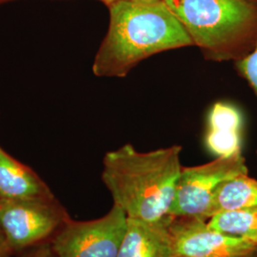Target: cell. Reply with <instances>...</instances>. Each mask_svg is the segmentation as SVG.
I'll use <instances>...</instances> for the list:
<instances>
[{"instance_id":"6da1fadb","label":"cell","mask_w":257,"mask_h":257,"mask_svg":"<svg viewBox=\"0 0 257 257\" xmlns=\"http://www.w3.org/2000/svg\"><path fill=\"white\" fill-rule=\"evenodd\" d=\"M107 7L108 31L92 62L97 77L122 78L152 55L193 46L164 0H124Z\"/></svg>"},{"instance_id":"7a4b0ae2","label":"cell","mask_w":257,"mask_h":257,"mask_svg":"<svg viewBox=\"0 0 257 257\" xmlns=\"http://www.w3.org/2000/svg\"><path fill=\"white\" fill-rule=\"evenodd\" d=\"M181 151L174 145L141 153L126 144L108 152L101 178L113 204L131 218L156 221L169 215L182 170Z\"/></svg>"},{"instance_id":"3957f363","label":"cell","mask_w":257,"mask_h":257,"mask_svg":"<svg viewBox=\"0 0 257 257\" xmlns=\"http://www.w3.org/2000/svg\"><path fill=\"white\" fill-rule=\"evenodd\" d=\"M205 58L234 62L257 42V1L164 0Z\"/></svg>"},{"instance_id":"277c9868","label":"cell","mask_w":257,"mask_h":257,"mask_svg":"<svg viewBox=\"0 0 257 257\" xmlns=\"http://www.w3.org/2000/svg\"><path fill=\"white\" fill-rule=\"evenodd\" d=\"M69 219L55 197H0V228L12 251L44 243Z\"/></svg>"},{"instance_id":"5b68a950","label":"cell","mask_w":257,"mask_h":257,"mask_svg":"<svg viewBox=\"0 0 257 257\" xmlns=\"http://www.w3.org/2000/svg\"><path fill=\"white\" fill-rule=\"evenodd\" d=\"M240 175H248L241 151L217 156L203 165L182 167L169 215L206 220L205 214L216 189L224 181Z\"/></svg>"},{"instance_id":"8992f818","label":"cell","mask_w":257,"mask_h":257,"mask_svg":"<svg viewBox=\"0 0 257 257\" xmlns=\"http://www.w3.org/2000/svg\"><path fill=\"white\" fill-rule=\"evenodd\" d=\"M126 226V212L113 204L100 218L89 221L70 218L50 243L60 257H117Z\"/></svg>"},{"instance_id":"52a82bcc","label":"cell","mask_w":257,"mask_h":257,"mask_svg":"<svg viewBox=\"0 0 257 257\" xmlns=\"http://www.w3.org/2000/svg\"><path fill=\"white\" fill-rule=\"evenodd\" d=\"M175 256L257 257V244L229 235L198 217H175L170 226Z\"/></svg>"},{"instance_id":"ba28073f","label":"cell","mask_w":257,"mask_h":257,"mask_svg":"<svg viewBox=\"0 0 257 257\" xmlns=\"http://www.w3.org/2000/svg\"><path fill=\"white\" fill-rule=\"evenodd\" d=\"M167 215L156 221L127 217V226L117 257H175L171 223Z\"/></svg>"},{"instance_id":"9c48e42d","label":"cell","mask_w":257,"mask_h":257,"mask_svg":"<svg viewBox=\"0 0 257 257\" xmlns=\"http://www.w3.org/2000/svg\"><path fill=\"white\" fill-rule=\"evenodd\" d=\"M243 117L230 103L217 102L209 112L206 145L217 156H229L241 151Z\"/></svg>"},{"instance_id":"30bf717a","label":"cell","mask_w":257,"mask_h":257,"mask_svg":"<svg viewBox=\"0 0 257 257\" xmlns=\"http://www.w3.org/2000/svg\"><path fill=\"white\" fill-rule=\"evenodd\" d=\"M0 197H55L39 175L0 147Z\"/></svg>"},{"instance_id":"8fae6325","label":"cell","mask_w":257,"mask_h":257,"mask_svg":"<svg viewBox=\"0 0 257 257\" xmlns=\"http://www.w3.org/2000/svg\"><path fill=\"white\" fill-rule=\"evenodd\" d=\"M257 207V180L240 175L224 181L211 198L205 219L227 212Z\"/></svg>"},{"instance_id":"7c38bea8","label":"cell","mask_w":257,"mask_h":257,"mask_svg":"<svg viewBox=\"0 0 257 257\" xmlns=\"http://www.w3.org/2000/svg\"><path fill=\"white\" fill-rule=\"evenodd\" d=\"M207 222L215 230L257 244V207L219 213Z\"/></svg>"},{"instance_id":"4fadbf2b","label":"cell","mask_w":257,"mask_h":257,"mask_svg":"<svg viewBox=\"0 0 257 257\" xmlns=\"http://www.w3.org/2000/svg\"><path fill=\"white\" fill-rule=\"evenodd\" d=\"M235 67L238 74L248 81L257 95V42L249 54L235 61Z\"/></svg>"},{"instance_id":"5bb4252c","label":"cell","mask_w":257,"mask_h":257,"mask_svg":"<svg viewBox=\"0 0 257 257\" xmlns=\"http://www.w3.org/2000/svg\"><path fill=\"white\" fill-rule=\"evenodd\" d=\"M19 257H60L55 251L51 243H41L26 248Z\"/></svg>"},{"instance_id":"9a60e30c","label":"cell","mask_w":257,"mask_h":257,"mask_svg":"<svg viewBox=\"0 0 257 257\" xmlns=\"http://www.w3.org/2000/svg\"><path fill=\"white\" fill-rule=\"evenodd\" d=\"M11 252H13V251L10 248L7 239L5 237L3 231L0 228V257H8Z\"/></svg>"},{"instance_id":"2e32d148","label":"cell","mask_w":257,"mask_h":257,"mask_svg":"<svg viewBox=\"0 0 257 257\" xmlns=\"http://www.w3.org/2000/svg\"><path fill=\"white\" fill-rule=\"evenodd\" d=\"M97 1H100L102 3H104L106 6L109 5L110 3H113V2H117V1H124V0H97Z\"/></svg>"},{"instance_id":"e0dca14e","label":"cell","mask_w":257,"mask_h":257,"mask_svg":"<svg viewBox=\"0 0 257 257\" xmlns=\"http://www.w3.org/2000/svg\"><path fill=\"white\" fill-rule=\"evenodd\" d=\"M14 1H19V0H0V5L10 3V2H14Z\"/></svg>"},{"instance_id":"ac0fdd59","label":"cell","mask_w":257,"mask_h":257,"mask_svg":"<svg viewBox=\"0 0 257 257\" xmlns=\"http://www.w3.org/2000/svg\"><path fill=\"white\" fill-rule=\"evenodd\" d=\"M254 1H257V0H254Z\"/></svg>"},{"instance_id":"d6986e66","label":"cell","mask_w":257,"mask_h":257,"mask_svg":"<svg viewBox=\"0 0 257 257\" xmlns=\"http://www.w3.org/2000/svg\"><path fill=\"white\" fill-rule=\"evenodd\" d=\"M175 257H179V256H175Z\"/></svg>"}]
</instances>
